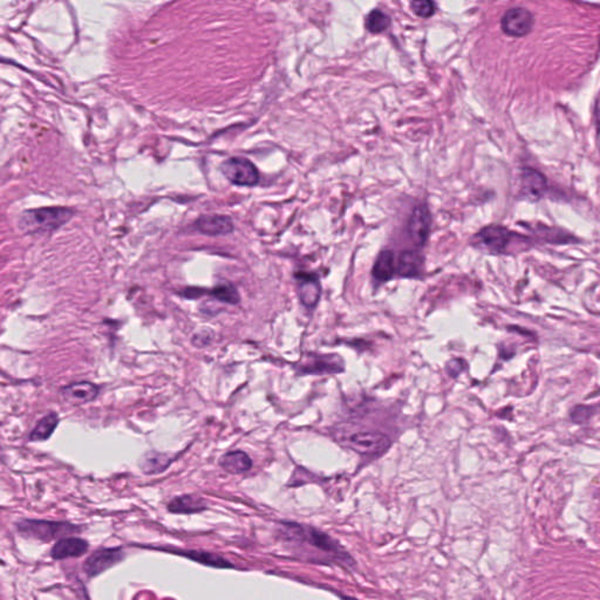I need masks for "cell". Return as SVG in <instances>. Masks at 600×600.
I'll return each mask as SVG.
<instances>
[{
  "instance_id": "obj_1",
  "label": "cell",
  "mask_w": 600,
  "mask_h": 600,
  "mask_svg": "<svg viewBox=\"0 0 600 600\" xmlns=\"http://www.w3.org/2000/svg\"><path fill=\"white\" fill-rule=\"evenodd\" d=\"M282 524H283V534L286 540L307 542L312 547L328 552L330 555H334L336 557L343 560V562H348L350 564L354 563L353 559L350 557V555H347L346 551L343 550V547L333 538H331L325 532H321V531L312 527L292 523V522H283Z\"/></svg>"
},
{
  "instance_id": "obj_2",
  "label": "cell",
  "mask_w": 600,
  "mask_h": 600,
  "mask_svg": "<svg viewBox=\"0 0 600 600\" xmlns=\"http://www.w3.org/2000/svg\"><path fill=\"white\" fill-rule=\"evenodd\" d=\"M72 209L63 207L39 208L26 210L21 217V227L30 234L57 230L73 217Z\"/></svg>"
},
{
  "instance_id": "obj_3",
  "label": "cell",
  "mask_w": 600,
  "mask_h": 600,
  "mask_svg": "<svg viewBox=\"0 0 600 600\" xmlns=\"http://www.w3.org/2000/svg\"><path fill=\"white\" fill-rule=\"evenodd\" d=\"M18 532L25 538L41 540V542H50V540L63 538L66 535L77 534L82 531L80 525L66 523V522H54V520H21L16 523Z\"/></svg>"
},
{
  "instance_id": "obj_4",
  "label": "cell",
  "mask_w": 600,
  "mask_h": 600,
  "mask_svg": "<svg viewBox=\"0 0 600 600\" xmlns=\"http://www.w3.org/2000/svg\"><path fill=\"white\" fill-rule=\"evenodd\" d=\"M220 171L227 181L242 187H254L259 182V171L251 161L244 157H230L224 161Z\"/></svg>"
},
{
  "instance_id": "obj_5",
  "label": "cell",
  "mask_w": 600,
  "mask_h": 600,
  "mask_svg": "<svg viewBox=\"0 0 600 600\" xmlns=\"http://www.w3.org/2000/svg\"><path fill=\"white\" fill-rule=\"evenodd\" d=\"M126 557L124 550L121 547H106L97 550L87 558L84 564V570L87 576L90 578L97 577L109 570L110 567L120 563Z\"/></svg>"
},
{
  "instance_id": "obj_6",
  "label": "cell",
  "mask_w": 600,
  "mask_h": 600,
  "mask_svg": "<svg viewBox=\"0 0 600 600\" xmlns=\"http://www.w3.org/2000/svg\"><path fill=\"white\" fill-rule=\"evenodd\" d=\"M502 30L510 37H524L534 26V17L530 11L523 7H515L507 11L500 21Z\"/></svg>"
},
{
  "instance_id": "obj_7",
  "label": "cell",
  "mask_w": 600,
  "mask_h": 600,
  "mask_svg": "<svg viewBox=\"0 0 600 600\" xmlns=\"http://www.w3.org/2000/svg\"><path fill=\"white\" fill-rule=\"evenodd\" d=\"M348 444L359 453L380 454L390 447V437L380 432H359L350 436Z\"/></svg>"
},
{
  "instance_id": "obj_8",
  "label": "cell",
  "mask_w": 600,
  "mask_h": 600,
  "mask_svg": "<svg viewBox=\"0 0 600 600\" xmlns=\"http://www.w3.org/2000/svg\"><path fill=\"white\" fill-rule=\"evenodd\" d=\"M430 223L432 217L428 208L426 205H417L410 216L408 232L412 240L419 247H422L427 242Z\"/></svg>"
},
{
  "instance_id": "obj_9",
  "label": "cell",
  "mask_w": 600,
  "mask_h": 600,
  "mask_svg": "<svg viewBox=\"0 0 600 600\" xmlns=\"http://www.w3.org/2000/svg\"><path fill=\"white\" fill-rule=\"evenodd\" d=\"M195 227L200 234L207 236H225L234 231V223L225 215H204L195 222Z\"/></svg>"
},
{
  "instance_id": "obj_10",
  "label": "cell",
  "mask_w": 600,
  "mask_h": 600,
  "mask_svg": "<svg viewBox=\"0 0 600 600\" xmlns=\"http://www.w3.org/2000/svg\"><path fill=\"white\" fill-rule=\"evenodd\" d=\"M90 549V543L79 537H63L54 544L50 550V557L54 560L66 558L81 557Z\"/></svg>"
},
{
  "instance_id": "obj_11",
  "label": "cell",
  "mask_w": 600,
  "mask_h": 600,
  "mask_svg": "<svg viewBox=\"0 0 600 600\" xmlns=\"http://www.w3.org/2000/svg\"><path fill=\"white\" fill-rule=\"evenodd\" d=\"M297 279L298 294L304 306L307 309H314L321 298V287L314 274L299 272L294 276Z\"/></svg>"
},
{
  "instance_id": "obj_12",
  "label": "cell",
  "mask_w": 600,
  "mask_h": 600,
  "mask_svg": "<svg viewBox=\"0 0 600 600\" xmlns=\"http://www.w3.org/2000/svg\"><path fill=\"white\" fill-rule=\"evenodd\" d=\"M100 393V387L88 381L73 382L61 388V395L72 404H88L97 399Z\"/></svg>"
},
{
  "instance_id": "obj_13",
  "label": "cell",
  "mask_w": 600,
  "mask_h": 600,
  "mask_svg": "<svg viewBox=\"0 0 600 600\" xmlns=\"http://www.w3.org/2000/svg\"><path fill=\"white\" fill-rule=\"evenodd\" d=\"M167 509L173 514L191 515L207 510L208 505L207 502L200 496L181 495V496L175 497L168 503Z\"/></svg>"
},
{
  "instance_id": "obj_14",
  "label": "cell",
  "mask_w": 600,
  "mask_h": 600,
  "mask_svg": "<svg viewBox=\"0 0 600 600\" xmlns=\"http://www.w3.org/2000/svg\"><path fill=\"white\" fill-rule=\"evenodd\" d=\"M476 240L489 250L500 252L507 247L510 240V232L500 227H484L480 234H477Z\"/></svg>"
},
{
  "instance_id": "obj_15",
  "label": "cell",
  "mask_w": 600,
  "mask_h": 600,
  "mask_svg": "<svg viewBox=\"0 0 600 600\" xmlns=\"http://www.w3.org/2000/svg\"><path fill=\"white\" fill-rule=\"evenodd\" d=\"M168 551H171L173 554L182 557L189 558L205 567H215V569H234L235 567L229 560L222 557L220 555L213 554V552L198 550H173V549L171 550L168 549Z\"/></svg>"
},
{
  "instance_id": "obj_16",
  "label": "cell",
  "mask_w": 600,
  "mask_h": 600,
  "mask_svg": "<svg viewBox=\"0 0 600 600\" xmlns=\"http://www.w3.org/2000/svg\"><path fill=\"white\" fill-rule=\"evenodd\" d=\"M220 464L224 471L230 473H236V475L247 473L252 468V461H251L250 456L242 450L229 451V453L225 454L220 457Z\"/></svg>"
},
{
  "instance_id": "obj_17",
  "label": "cell",
  "mask_w": 600,
  "mask_h": 600,
  "mask_svg": "<svg viewBox=\"0 0 600 600\" xmlns=\"http://www.w3.org/2000/svg\"><path fill=\"white\" fill-rule=\"evenodd\" d=\"M424 267V257L417 251H404L397 262V274L401 277L413 278L420 274Z\"/></svg>"
},
{
  "instance_id": "obj_18",
  "label": "cell",
  "mask_w": 600,
  "mask_h": 600,
  "mask_svg": "<svg viewBox=\"0 0 600 600\" xmlns=\"http://www.w3.org/2000/svg\"><path fill=\"white\" fill-rule=\"evenodd\" d=\"M341 370H343V361L338 355L314 358L312 363L301 367V373L306 374L339 373Z\"/></svg>"
},
{
  "instance_id": "obj_19",
  "label": "cell",
  "mask_w": 600,
  "mask_h": 600,
  "mask_svg": "<svg viewBox=\"0 0 600 600\" xmlns=\"http://www.w3.org/2000/svg\"><path fill=\"white\" fill-rule=\"evenodd\" d=\"M60 417L57 413H50L38 421L36 427L31 432L28 440L31 442H43L52 436L54 430L58 427Z\"/></svg>"
},
{
  "instance_id": "obj_20",
  "label": "cell",
  "mask_w": 600,
  "mask_h": 600,
  "mask_svg": "<svg viewBox=\"0 0 600 600\" xmlns=\"http://www.w3.org/2000/svg\"><path fill=\"white\" fill-rule=\"evenodd\" d=\"M395 272L394 264V254L392 251L384 250L377 256V262L374 264L372 276L379 283H385L392 279Z\"/></svg>"
},
{
  "instance_id": "obj_21",
  "label": "cell",
  "mask_w": 600,
  "mask_h": 600,
  "mask_svg": "<svg viewBox=\"0 0 600 600\" xmlns=\"http://www.w3.org/2000/svg\"><path fill=\"white\" fill-rule=\"evenodd\" d=\"M171 457L164 454L148 453L142 461L141 468L148 475L162 473L166 471L171 464Z\"/></svg>"
},
{
  "instance_id": "obj_22",
  "label": "cell",
  "mask_w": 600,
  "mask_h": 600,
  "mask_svg": "<svg viewBox=\"0 0 600 600\" xmlns=\"http://www.w3.org/2000/svg\"><path fill=\"white\" fill-rule=\"evenodd\" d=\"M211 296L222 303L236 305L240 303V297L236 287L230 283L220 284L210 291Z\"/></svg>"
},
{
  "instance_id": "obj_23",
  "label": "cell",
  "mask_w": 600,
  "mask_h": 600,
  "mask_svg": "<svg viewBox=\"0 0 600 600\" xmlns=\"http://www.w3.org/2000/svg\"><path fill=\"white\" fill-rule=\"evenodd\" d=\"M390 19L386 14L380 10H373L368 14L366 19L367 30L372 33L384 32L390 26Z\"/></svg>"
},
{
  "instance_id": "obj_24",
  "label": "cell",
  "mask_w": 600,
  "mask_h": 600,
  "mask_svg": "<svg viewBox=\"0 0 600 600\" xmlns=\"http://www.w3.org/2000/svg\"><path fill=\"white\" fill-rule=\"evenodd\" d=\"M410 9L420 18H430L436 10L433 0H412Z\"/></svg>"
},
{
  "instance_id": "obj_25",
  "label": "cell",
  "mask_w": 600,
  "mask_h": 600,
  "mask_svg": "<svg viewBox=\"0 0 600 600\" xmlns=\"http://www.w3.org/2000/svg\"><path fill=\"white\" fill-rule=\"evenodd\" d=\"M462 370H464V363L461 360H453L447 366L448 373L451 377H457V374L460 373Z\"/></svg>"
}]
</instances>
